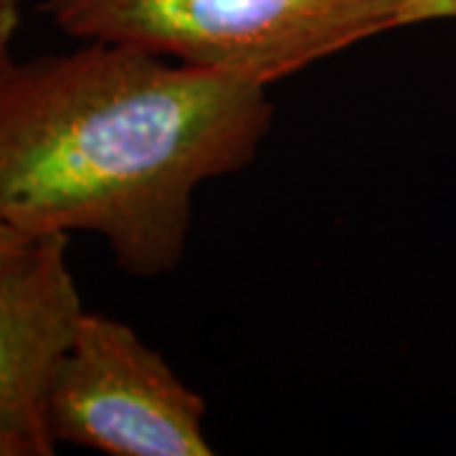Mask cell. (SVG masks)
<instances>
[{"label":"cell","instance_id":"3957f363","mask_svg":"<svg viewBox=\"0 0 456 456\" xmlns=\"http://www.w3.org/2000/svg\"><path fill=\"white\" fill-rule=\"evenodd\" d=\"M206 401L127 322L84 312L46 398L53 444L110 456H211Z\"/></svg>","mask_w":456,"mask_h":456},{"label":"cell","instance_id":"6da1fadb","mask_svg":"<svg viewBox=\"0 0 456 456\" xmlns=\"http://www.w3.org/2000/svg\"><path fill=\"white\" fill-rule=\"evenodd\" d=\"M272 122L266 86L134 46L16 61L0 84V224L97 233L122 272L163 277L198 188L254 163Z\"/></svg>","mask_w":456,"mask_h":456},{"label":"cell","instance_id":"277c9868","mask_svg":"<svg viewBox=\"0 0 456 456\" xmlns=\"http://www.w3.org/2000/svg\"><path fill=\"white\" fill-rule=\"evenodd\" d=\"M69 266V233L33 239L0 264V434L26 456H51L46 398L84 317Z\"/></svg>","mask_w":456,"mask_h":456},{"label":"cell","instance_id":"ba28073f","mask_svg":"<svg viewBox=\"0 0 456 456\" xmlns=\"http://www.w3.org/2000/svg\"><path fill=\"white\" fill-rule=\"evenodd\" d=\"M0 456H26V452H23V446L16 444L11 436L0 434Z\"/></svg>","mask_w":456,"mask_h":456},{"label":"cell","instance_id":"52a82bcc","mask_svg":"<svg viewBox=\"0 0 456 456\" xmlns=\"http://www.w3.org/2000/svg\"><path fill=\"white\" fill-rule=\"evenodd\" d=\"M31 241L33 239H26V236H20V233L13 231L11 226L0 224V264H3V261L16 259L18 254H23V251L28 248Z\"/></svg>","mask_w":456,"mask_h":456},{"label":"cell","instance_id":"8992f818","mask_svg":"<svg viewBox=\"0 0 456 456\" xmlns=\"http://www.w3.org/2000/svg\"><path fill=\"white\" fill-rule=\"evenodd\" d=\"M428 20H456V0H406L398 28Z\"/></svg>","mask_w":456,"mask_h":456},{"label":"cell","instance_id":"7a4b0ae2","mask_svg":"<svg viewBox=\"0 0 456 456\" xmlns=\"http://www.w3.org/2000/svg\"><path fill=\"white\" fill-rule=\"evenodd\" d=\"M406 0H44L77 41L134 46L246 82H281L398 28Z\"/></svg>","mask_w":456,"mask_h":456},{"label":"cell","instance_id":"5b68a950","mask_svg":"<svg viewBox=\"0 0 456 456\" xmlns=\"http://www.w3.org/2000/svg\"><path fill=\"white\" fill-rule=\"evenodd\" d=\"M23 23V0H0V84L13 71V41Z\"/></svg>","mask_w":456,"mask_h":456}]
</instances>
